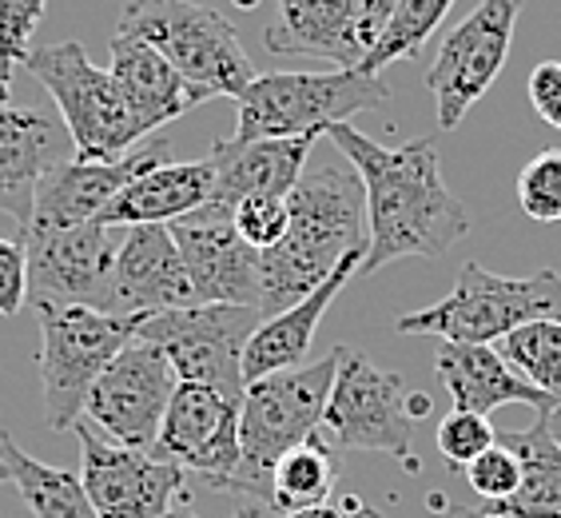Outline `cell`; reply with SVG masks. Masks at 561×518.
I'll return each instance as SVG.
<instances>
[{
    "instance_id": "6da1fadb",
    "label": "cell",
    "mask_w": 561,
    "mask_h": 518,
    "mask_svg": "<svg viewBox=\"0 0 561 518\" xmlns=\"http://www.w3.org/2000/svg\"><path fill=\"white\" fill-rule=\"evenodd\" d=\"M327 136L358 172L367 195V256L358 268L363 275H375L407 256H446L458 239L470 236V216L446 188L434 136L402 148H382L355 124H331Z\"/></svg>"
},
{
    "instance_id": "7a4b0ae2",
    "label": "cell",
    "mask_w": 561,
    "mask_h": 518,
    "mask_svg": "<svg viewBox=\"0 0 561 518\" xmlns=\"http://www.w3.org/2000/svg\"><path fill=\"white\" fill-rule=\"evenodd\" d=\"M367 248V195L351 164L302 168L287 195V232L260 251V315L287 312L327 283L351 251Z\"/></svg>"
},
{
    "instance_id": "3957f363",
    "label": "cell",
    "mask_w": 561,
    "mask_h": 518,
    "mask_svg": "<svg viewBox=\"0 0 561 518\" xmlns=\"http://www.w3.org/2000/svg\"><path fill=\"white\" fill-rule=\"evenodd\" d=\"M335 368L339 351L331 347L314 363L248 383L239 403V471L227 495L248 498V507L271 510V471L291 447L319 435Z\"/></svg>"
},
{
    "instance_id": "277c9868",
    "label": "cell",
    "mask_w": 561,
    "mask_h": 518,
    "mask_svg": "<svg viewBox=\"0 0 561 518\" xmlns=\"http://www.w3.org/2000/svg\"><path fill=\"white\" fill-rule=\"evenodd\" d=\"M239 124L231 140H287L323 136L331 124H351L358 112H382L390 88L358 68L339 72H260L236 97Z\"/></svg>"
},
{
    "instance_id": "5b68a950",
    "label": "cell",
    "mask_w": 561,
    "mask_h": 518,
    "mask_svg": "<svg viewBox=\"0 0 561 518\" xmlns=\"http://www.w3.org/2000/svg\"><path fill=\"white\" fill-rule=\"evenodd\" d=\"M33 307L41 315L36 368L44 387V427L65 435L80 423L88 391L96 387L104 368L140 335L144 315L60 307V303H33Z\"/></svg>"
},
{
    "instance_id": "8992f818",
    "label": "cell",
    "mask_w": 561,
    "mask_h": 518,
    "mask_svg": "<svg viewBox=\"0 0 561 518\" xmlns=\"http://www.w3.org/2000/svg\"><path fill=\"white\" fill-rule=\"evenodd\" d=\"M116 33L151 44L187 85L207 97L236 100L260 76L231 21L199 0H128Z\"/></svg>"
},
{
    "instance_id": "52a82bcc",
    "label": "cell",
    "mask_w": 561,
    "mask_h": 518,
    "mask_svg": "<svg viewBox=\"0 0 561 518\" xmlns=\"http://www.w3.org/2000/svg\"><path fill=\"white\" fill-rule=\"evenodd\" d=\"M534 319L561 324V275L541 268L526 280L494 275L482 263H462L450 295L422 312L399 315V335H438L443 344H497Z\"/></svg>"
},
{
    "instance_id": "ba28073f",
    "label": "cell",
    "mask_w": 561,
    "mask_h": 518,
    "mask_svg": "<svg viewBox=\"0 0 561 518\" xmlns=\"http://www.w3.org/2000/svg\"><path fill=\"white\" fill-rule=\"evenodd\" d=\"M24 68L56 100L76 160H119L148 136L119 92L116 76L92 65L80 41L33 48Z\"/></svg>"
},
{
    "instance_id": "9c48e42d",
    "label": "cell",
    "mask_w": 561,
    "mask_h": 518,
    "mask_svg": "<svg viewBox=\"0 0 561 518\" xmlns=\"http://www.w3.org/2000/svg\"><path fill=\"white\" fill-rule=\"evenodd\" d=\"M339 368L331 383V399L323 410V427L343 451H370L399 459L407 471H419L411 459L414 419L431 410L426 395H407V383L394 371L375 368L363 351L335 344Z\"/></svg>"
},
{
    "instance_id": "30bf717a",
    "label": "cell",
    "mask_w": 561,
    "mask_h": 518,
    "mask_svg": "<svg viewBox=\"0 0 561 518\" xmlns=\"http://www.w3.org/2000/svg\"><path fill=\"white\" fill-rule=\"evenodd\" d=\"M260 324V307L195 303V307L144 315L140 339L160 347L180 383L211 387L224 399L243 403V391H248L243 351H248V339Z\"/></svg>"
},
{
    "instance_id": "8fae6325",
    "label": "cell",
    "mask_w": 561,
    "mask_h": 518,
    "mask_svg": "<svg viewBox=\"0 0 561 518\" xmlns=\"http://www.w3.org/2000/svg\"><path fill=\"white\" fill-rule=\"evenodd\" d=\"M28 256V300L60 307L119 312L116 300V244L112 227H28L21 236Z\"/></svg>"
},
{
    "instance_id": "7c38bea8",
    "label": "cell",
    "mask_w": 561,
    "mask_h": 518,
    "mask_svg": "<svg viewBox=\"0 0 561 518\" xmlns=\"http://www.w3.org/2000/svg\"><path fill=\"white\" fill-rule=\"evenodd\" d=\"M526 0H482L462 24L446 33L443 48L434 56L426 88L434 92L438 128L454 132L462 116L486 97L502 76L514 44V24Z\"/></svg>"
},
{
    "instance_id": "4fadbf2b",
    "label": "cell",
    "mask_w": 561,
    "mask_h": 518,
    "mask_svg": "<svg viewBox=\"0 0 561 518\" xmlns=\"http://www.w3.org/2000/svg\"><path fill=\"white\" fill-rule=\"evenodd\" d=\"M175 383L180 379L160 347L136 335L104 368L96 387L88 391L84 415L112 443L151 451L163 415H168V403L175 395Z\"/></svg>"
},
{
    "instance_id": "5bb4252c",
    "label": "cell",
    "mask_w": 561,
    "mask_h": 518,
    "mask_svg": "<svg viewBox=\"0 0 561 518\" xmlns=\"http://www.w3.org/2000/svg\"><path fill=\"white\" fill-rule=\"evenodd\" d=\"M72 431L80 439V483L100 518H163L184 495V466L108 443L88 423H76Z\"/></svg>"
},
{
    "instance_id": "9a60e30c",
    "label": "cell",
    "mask_w": 561,
    "mask_h": 518,
    "mask_svg": "<svg viewBox=\"0 0 561 518\" xmlns=\"http://www.w3.org/2000/svg\"><path fill=\"white\" fill-rule=\"evenodd\" d=\"M151 454L199 475L211 491H231L239 471V403L211 387L175 383Z\"/></svg>"
},
{
    "instance_id": "2e32d148",
    "label": "cell",
    "mask_w": 561,
    "mask_h": 518,
    "mask_svg": "<svg viewBox=\"0 0 561 518\" xmlns=\"http://www.w3.org/2000/svg\"><path fill=\"white\" fill-rule=\"evenodd\" d=\"M168 227L192 280L195 303L260 307V251L236 232L231 207L204 204Z\"/></svg>"
},
{
    "instance_id": "e0dca14e",
    "label": "cell",
    "mask_w": 561,
    "mask_h": 518,
    "mask_svg": "<svg viewBox=\"0 0 561 518\" xmlns=\"http://www.w3.org/2000/svg\"><path fill=\"white\" fill-rule=\"evenodd\" d=\"M172 156V140H151L144 148H131L119 160H60L41 176L33 200V219L28 227H72V224H92L119 195V188H128L136 176H144L156 164H168ZM24 227V232H28Z\"/></svg>"
},
{
    "instance_id": "ac0fdd59",
    "label": "cell",
    "mask_w": 561,
    "mask_h": 518,
    "mask_svg": "<svg viewBox=\"0 0 561 518\" xmlns=\"http://www.w3.org/2000/svg\"><path fill=\"white\" fill-rule=\"evenodd\" d=\"M116 300L124 315L195 307L192 280L168 224L128 227L116 244Z\"/></svg>"
},
{
    "instance_id": "d6986e66",
    "label": "cell",
    "mask_w": 561,
    "mask_h": 518,
    "mask_svg": "<svg viewBox=\"0 0 561 518\" xmlns=\"http://www.w3.org/2000/svg\"><path fill=\"white\" fill-rule=\"evenodd\" d=\"M263 44L275 56H314L335 68H358L370 53L358 0H279Z\"/></svg>"
},
{
    "instance_id": "ffe728a7",
    "label": "cell",
    "mask_w": 561,
    "mask_h": 518,
    "mask_svg": "<svg viewBox=\"0 0 561 518\" xmlns=\"http://www.w3.org/2000/svg\"><path fill=\"white\" fill-rule=\"evenodd\" d=\"M434 371L443 379L454 410H474V415L490 419V410L510 407V403L534 407L538 415H550L553 407H561L546 391L529 387L526 379L497 356L494 344H443L434 356Z\"/></svg>"
},
{
    "instance_id": "44dd1931",
    "label": "cell",
    "mask_w": 561,
    "mask_h": 518,
    "mask_svg": "<svg viewBox=\"0 0 561 518\" xmlns=\"http://www.w3.org/2000/svg\"><path fill=\"white\" fill-rule=\"evenodd\" d=\"M363 256H367V248L351 251V256L327 275V283H319L307 300H299L295 307L271 315V319H263V324L255 327V335L248 339V351H243V379H248V383H255V379H263V375H275V371L302 368V359L311 356L314 331L323 324L327 307H331L335 295L351 283V275H358Z\"/></svg>"
},
{
    "instance_id": "7402d4cb",
    "label": "cell",
    "mask_w": 561,
    "mask_h": 518,
    "mask_svg": "<svg viewBox=\"0 0 561 518\" xmlns=\"http://www.w3.org/2000/svg\"><path fill=\"white\" fill-rule=\"evenodd\" d=\"M68 132H60L48 116L28 109L0 104V212L28 227L41 176L65 160Z\"/></svg>"
},
{
    "instance_id": "603a6c76",
    "label": "cell",
    "mask_w": 561,
    "mask_h": 518,
    "mask_svg": "<svg viewBox=\"0 0 561 518\" xmlns=\"http://www.w3.org/2000/svg\"><path fill=\"white\" fill-rule=\"evenodd\" d=\"M319 136H287V140H219L211 148L216 188L211 204L236 207L248 195H291L307 156Z\"/></svg>"
},
{
    "instance_id": "cb8c5ba5",
    "label": "cell",
    "mask_w": 561,
    "mask_h": 518,
    "mask_svg": "<svg viewBox=\"0 0 561 518\" xmlns=\"http://www.w3.org/2000/svg\"><path fill=\"white\" fill-rule=\"evenodd\" d=\"M211 188H216V160L207 151L204 160L187 164H156L144 176H136L128 188H119L96 224L104 227H140V224H172L187 216L195 207L211 204Z\"/></svg>"
},
{
    "instance_id": "d4e9b609",
    "label": "cell",
    "mask_w": 561,
    "mask_h": 518,
    "mask_svg": "<svg viewBox=\"0 0 561 518\" xmlns=\"http://www.w3.org/2000/svg\"><path fill=\"white\" fill-rule=\"evenodd\" d=\"M108 72L116 76L119 92L128 100V109L136 112V120L144 124V132H160L172 120L187 116L192 109H199L204 100H211L207 92L192 88L184 76L175 72L151 44L136 41V36L116 33L112 36V65Z\"/></svg>"
},
{
    "instance_id": "484cf974",
    "label": "cell",
    "mask_w": 561,
    "mask_h": 518,
    "mask_svg": "<svg viewBox=\"0 0 561 518\" xmlns=\"http://www.w3.org/2000/svg\"><path fill=\"white\" fill-rule=\"evenodd\" d=\"M502 443L518 454L522 483L506 503H486L514 518H561V443L546 427V415H538L534 427L510 431Z\"/></svg>"
},
{
    "instance_id": "4316f807",
    "label": "cell",
    "mask_w": 561,
    "mask_h": 518,
    "mask_svg": "<svg viewBox=\"0 0 561 518\" xmlns=\"http://www.w3.org/2000/svg\"><path fill=\"white\" fill-rule=\"evenodd\" d=\"M0 463L9 466V483L21 491L33 518H100L88 503L80 475L21 451V443L4 427H0Z\"/></svg>"
},
{
    "instance_id": "83f0119b",
    "label": "cell",
    "mask_w": 561,
    "mask_h": 518,
    "mask_svg": "<svg viewBox=\"0 0 561 518\" xmlns=\"http://www.w3.org/2000/svg\"><path fill=\"white\" fill-rule=\"evenodd\" d=\"M339 483V463L331 447L311 435L307 443L291 447L283 454L275 471H271V510L279 515H291L302 507H319V503H331V491Z\"/></svg>"
},
{
    "instance_id": "f1b7e54d",
    "label": "cell",
    "mask_w": 561,
    "mask_h": 518,
    "mask_svg": "<svg viewBox=\"0 0 561 518\" xmlns=\"http://www.w3.org/2000/svg\"><path fill=\"white\" fill-rule=\"evenodd\" d=\"M454 9V0H399L390 21L382 24L378 41L370 44V53L363 56L358 72L378 76L382 68H390L394 60H414L426 48L438 24L446 21V12Z\"/></svg>"
},
{
    "instance_id": "f546056e",
    "label": "cell",
    "mask_w": 561,
    "mask_h": 518,
    "mask_svg": "<svg viewBox=\"0 0 561 518\" xmlns=\"http://www.w3.org/2000/svg\"><path fill=\"white\" fill-rule=\"evenodd\" d=\"M497 356L526 379L529 387L546 391L561 403V324L558 319H534L497 339Z\"/></svg>"
},
{
    "instance_id": "4dcf8cb0",
    "label": "cell",
    "mask_w": 561,
    "mask_h": 518,
    "mask_svg": "<svg viewBox=\"0 0 561 518\" xmlns=\"http://www.w3.org/2000/svg\"><path fill=\"white\" fill-rule=\"evenodd\" d=\"M48 0H0V104H9L12 72L24 68Z\"/></svg>"
},
{
    "instance_id": "1f68e13d",
    "label": "cell",
    "mask_w": 561,
    "mask_h": 518,
    "mask_svg": "<svg viewBox=\"0 0 561 518\" xmlns=\"http://www.w3.org/2000/svg\"><path fill=\"white\" fill-rule=\"evenodd\" d=\"M518 204L538 224H561V151L546 148L518 172Z\"/></svg>"
},
{
    "instance_id": "d6a6232c",
    "label": "cell",
    "mask_w": 561,
    "mask_h": 518,
    "mask_svg": "<svg viewBox=\"0 0 561 518\" xmlns=\"http://www.w3.org/2000/svg\"><path fill=\"white\" fill-rule=\"evenodd\" d=\"M497 443L494 427H490L486 415H474V410H450L443 423H438V451H443L446 466L454 471H466L478 454L490 451Z\"/></svg>"
},
{
    "instance_id": "836d02e7",
    "label": "cell",
    "mask_w": 561,
    "mask_h": 518,
    "mask_svg": "<svg viewBox=\"0 0 561 518\" xmlns=\"http://www.w3.org/2000/svg\"><path fill=\"white\" fill-rule=\"evenodd\" d=\"M231 219H236V232L248 239L251 248L267 251L287 232V200L283 195H248L231 207Z\"/></svg>"
},
{
    "instance_id": "e575fe53",
    "label": "cell",
    "mask_w": 561,
    "mask_h": 518,
    "mask_svg": "<svg viewBox=\"0 0 561 518\" xmlns=\"http://www.w3.org/2000/svg\"><path fill=\"white\" fill-rule=\"evenodd\" d=\"M466 483L474 486L478 495L486 498V503H506L522 483V466H518V454L510 451L502 439H497L490 451H482L474 463L466 466Z\"/></svg>"
},
{
    "instance_id": "d590c367",
    "label": "cell",
    "mask_w": 561,
    "mask_h": 518,
    "mask_svg": "<svg viewBox=\"0 0 561 518\" xmlns=\"http://www.w3.org/2000/svg\"><path fill=\"white\" fill-rule=\"evenodd\" d=\"M28 303V256L21 239H0V315H16Z\"/></svg>"
},
{
    "instance_id": "8d00e7d4",
    "label": "cell",
    "mask_w": 561,
    "mask_h": 518,
    "mask_svg": "<svg viewBox=\"0 0 561 518\" xmlns=\"http://www.w3.org/2000/svg\"><path fill=\"white\" fill-rule=\"evenodd\" d=\"M529 104L550 128L561 132V60H541L534 72H529Z\"/></svg>"
},
{
    "instance_id": "74e56055",
    "label": "cell",
    "mask_w": 561,
    "mask_h": 518,
    "mask_svg": "<svg viewBox=\"0 0 561 518\" xmlns=\"http://www.w3.org/2000/svg\"><path fill=\"white\" fill-rule=\"evenodd\" d=\"M399 0H358V16H363V33L367 41L375 44L378 33H382V24L390 21V12H394Z\"/></svg>"
},
{
    "instance_id": "f35d334b",
    "label": "cell",
    "mask_w": 561,
    "mask_h": 518,
    "mask_svg": "<svg viewBox=\"0 0 561 518\" xmlns=\"http://www.w3.org/2000/svg\"><path fill=\"white\" fill-rule=\"evenodd\" d=\"M438 507H443V503H438ZM443 518H514V515H502V510H494V507H462V503H446Z\"/></svg>"
},
{
    "instance_id": "ab89813d",
    "label": "cell",
    "mask_w": 561,
    "mask_h": 518,
    "mask_svg": "<svg viewBox=\"0 0 561 518\" xmlns=\"http://www.w3.org/2000/svg\"><path fill=\"white\" fill-rule=\"evenodd\" d=\"M283 518H351V510L335 507V503H319V507H302V510H291V515H283Z\"/></svg>"
},
{
    "instance_id": "60d3db41",
    "label": "cell",
    "mask_w": 561,
    "mask_h": 518,
    "mask_svg": "<svg viewBox=\"0 0 561 518\" xmlns=\"http://www.w3.org/2000/svg\"><path fill=\"white\" fill-rule=\"evenodd\" d=\"M346 510H351V518H382V510L367 507L363 498H346Z\"/></svg>"
},
{
    "instance_id": "b9f144b4",
    "label": "cell",
    "mask_w": 561,
    "mask_h": 518,
    "mask_svg": "<svg viewBox=\"0 0 561 518\" xmlns=\"http://www.w3.org/2000/svg\"><path fill=\"white\" fill-rule=\"evenodd\" d=\"M163 518H195V515H192V510H187V507H175V510H168V515H163ZM236 518H260V507H243Z\"/></svg>"
},
{
    "instance_id": "7bdbcfd3",
    "label": "cell",
    "mask_w": 561,
    "mask_h": 518,
    "mask_svg": "<svg viewBox=\"0 0 561 518\" xmlns=\"http://www.w3.org/2000/svg\"><path fill=\"white\" fill-rule=\"evenodd\" d=\"M546 427H550V435L561 443V407H553L550 415H546Z\"/></svg>"
},
{
    "instance_id": "ee69618b",
    "label": "cell",
    "mask_w": 561,
    "mask_h": 518,
    "mask_svg": "<svg viewBox=\"0 0 561 518\" xmlns=\"http://www.w3.org/2000/svg\"><path fill=\"white\" fill-rule=\"evenodd\" d=\"M239 9H260V0H236Z\"/></svg>"
},
{
    "instance_id": "f6af8a7d",
    "label": "cell",
    "mask_w": 561,
    "mask_h": 518,
    "mask_svg": "<svg viewBox=\"0 0 561 518\" xmlns=\"http://www.w3.org/2000/svg\"><path fill=\"white\" fill-rule=\"evenodd\" d=\"M0 483H9V466L0 463Z\"/></svg>"
}]
</instances>
